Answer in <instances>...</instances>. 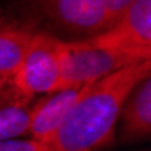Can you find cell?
Wrapping results in <instances>:
<instances>
[{
	"mask_svg": "<svg viewBox=\"0 0 151 151\" xmlns=\"http://www.w3.org/2000/svg\"><path fill=\"white\" fill-rule=\"evenodd\" d=\"M27 4L50 27L49 34L63 42L88 40L113 24L103 0H27Z\"/></svg>",
	"mask_w": 151,
	"mask_h": 151,
	"instance_id": "cell-2",
	"label": "cell"
},
{
	"mask_svg": "<svg viewBox=\"0 0 151 151\" xmlns=\"http://www.w3.org/2000/svg\"><path fill=\"white\" fill-rule=\"evenodd\" d=\"M36 31L14 24H0V81L13 79Z\"/></svg>",
	"mask_w": 151,
	"mask_h": 151,
	"instance_id": "cell-9",
	"label": "cell"
},
{
	"mask_svg": "<svg viewBox=\"0 0 151 151\" xmlns=\"http://www.w3.org/2000/svg\"><path fill=\"white\" fill-rule=\"evenodd\" d=\"M88 40L117 50L135 63L151 60V0H133L106 31Z\"/></svg>",
	"mask_w": 151,
	"mask_h": 151,
	"instance_id": "cell-4",
	"label": "cell"
},
{
	"mask_svg": "<svg viewBox=\"0 0 151 151\" xmlns=\"http://www.w3.org/2000/svg\"><path fill=\"white\" fill-rule=\"evenodd\" d=\"M133 63L135 61H131L128 56L113 49L97 45L92 40H78V42L61 40L60 43V88L92 85Z\"/></svg>",
	"mask_w": 151,
	"mask_h": 151,
	"instance_id": "cell-3",
	"label": "cell"
},
{
	"mask_svg": "<svg viewBox=\"0 0 151 151\" xmlns=\"http://www.w3.org/2000/svg\"><path fill=\"white\" fill-rule=\"evenodd\" d=\"M60 43L45 31H36L24 60L13 76V83L32 97L60 88Z\"/></svg>",
	"mask_w": 151,
	"mask_h": 151,
	"instance_id": "cell-5",
	"label": "cell"
},
{
	"mask_svg": "<svg viewBox=\"0 0 151 151\" xmlns=\"http://www.w3.org/2000/svg\"><path fill=\"white\" fill-rule=\"evenodd\" d=\"M151 72V60L128 65L88 85L49 144L56 151H99L115 137L119 115L128 93Z\"/></svg>",
	"mask_w": 151,
	"mask_h": 151,
	"instance_id": "cell-1",
	"label": "cell"
},
{
	"mask_svg": "<svg viewBox=\"0 0 151 151\" xmlns=\"http://www.w3.org/2000/svg\"><path fill=\"white\" fill-rule=\"evenodd\" d=\"M34 97L24 93L13 79L0 81V140L27 135Z\"/></svg>",
	"mask_w": 151,
	"mask_h": 151,
	"instance_id": "cell-7",
	"label": "cell"
},
{
	"mask_svg": "<svg viewBox=\"0 0 151 151\" xmlns=\"http://www.w3.org/2000/svg\"><path fill=\"white\" fill-rule=\"evenodd\" d=\"M0 151H56L49 142L38 139H6L0 140Z\"/></svg>",
	"mask_w": 151,
	"mask_h": 151,
	"instance_id": "cell-10",
	"label": "cell"
},
{
	"mask_svg": "<svg viewBox=\"0 0 151 151\" xmlns=\"http://www.w3.org/2000/svg\"><path fill=\"white\" fill-rule=\"evenodd\" d=\"M119 121L122 137L128 140H140L151 135V76L140 79L128 93Z\"/></svg>",
	"mask_w": 151,
	"mask_h": 151,
	"instance_id": "cell-8",
	"label": "cell"
},
{
	"mask_svg": "<svg viewBox=\"0 0 151 151\" xmlns=\"http://www.w3.org/2000/svg\"><path fill=\"white\" fill-rule=\"evenodd\" d=\"M86 86H72V88H60L42 97H34L31 113H29V129L27 135L31 139H38L49 142L50 137L61 128L67 121L68 113L81 99Z\"/></svg>",
	"mask_w": 151,
	"mask_h": 151,
	"instance_id": "cell-6",
	"label": "cell"
},
{
	"mask_svg": "<svg viewBox=\"0 0 151 151\" xmlns=\"http://www.w3.org/2000/svg\"><path fill=\"white\" fill-rule=\"evenodd\" d=\"M133 2V0H103V4L106 6V9H108V13L111 14V18H113V22L117 20V16Z\"/></svg>",
	"mask_w": 151,
	"mask_h": 151,
	"instance_id": "cell-11",
	"label": "cell"
}]
</instances>
